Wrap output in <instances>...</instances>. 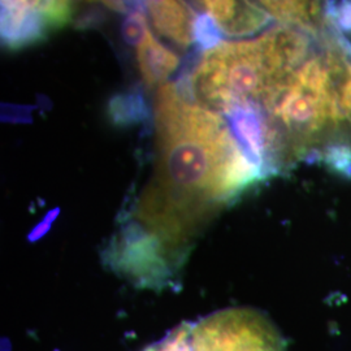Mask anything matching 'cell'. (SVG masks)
Masks as SVG:
<instances>
[{"label": "cell", "instance_id": "cell-7", "mask_svg": "<svg viewBox=\"0 0 351 351\" xmlns=\"http://www.w3.org/2000/svg\"><path fill=\"white\" fill-rule=\"evenodd\" d=\"M130 10L146 8L151 23L162 37L181 50L194 43V12L185 0H125Z\"/></svg>", "mask_w": 351, "mask_h": 351}, {"label": "cell", "instance_id": "cell-8", "mask_svg": "<svg viewBox=\"0 0 351 351\" xmlns=\"http://www.w3.org/2000/svg\"><path fill=\"white\" fill-rule=\"evenodd\" d=\"M139 73L147 88L162 86L180 66V56L160 43L149 32L142 43L136 49Z\"/></svg>", "mask_w": 351, "mask_h": 351}, {"label": "cell", "instance_id": "cell-13", "mask_svg": "<svg viewBox=\"0 0 351 351\" xmlns=\"http://www.w3.org/2000/svg\"><path fill=\"white\" fill-rule=\"evenodd\" d=\"M330 17L336 30L351 32V0H342L336 7H332Z\"/></svg>", "mask_w": 351, "mask_h": 351}, {"label": "cell", "instance_id": "cell-11", "mask_svg": "<svg viewBox=\"0 0 351 351\" xmlns=\"http://www.w3.org/2000/svg\"><path fill=\"white\" fill-rule=\"evenodd\" d=\"M223 33L207 13H198L194 23V43L207 51L223 42Z\"/></svg>", "mask_w": 351, "mask_h": 351}, {"label": "cell", "instance_id": "cell-2", "mask_svg": "<svg viewBox=\"0 0 351 351\" xmlns=\"http://www.w3.org/2000/svg\"><path fill=\"white\" fill-rule=\"evenodd\" d=\"M333 32L319 39L311 55L262 108L276 173L314 160L350 175L351 125L339 103L330 42Z\"/></svg>", "mask_w": 351, "mask_h": 351}, {"label": "cell", "instance_id": "cell-3", "mask_svg": "<svg viewBox=\"0 0 351 351\" xmlns=\"http://www.w3.org/2000/svg\"><path fill=\"white\" fill-rule=\"evenodd\" d=\"M317 42V38L280 24L251 39L223 40L204 51L177 85L191 101L223 116L242 108L262 110Z\"/></svg>", "mask_w": 351, "mask_h": 351}, {"label": "cell", "instance_id": "cell-6", "mask_svg": "<svg viewBox=\"0 0 351 351\" xmlns=\"http://www.w3.org/2000/svg\"><path fill=\"white\" fill-rule=\"evenodd\" d=\"M40 0H1V42L7 50L36 46L49 37Z\"/></svg>", "mask_w": 351, "mask_h": 351}, {"label": "cell", "instance_id": "cell-4", "mask_svg": "<svg viewBox=\"0 0 351 351\" xmlns=\"http://www.w3.org/2000/svg\"><path fill=\"white\" fill-rule=\"evenodd\" d=\"M191 351H284L276 329L250 308H230L190 324Z\"/></svg>", "mask_w": 351, "mask_h": 351}, {"label": "cell", "instance_id": "cell-10", "mask_svg": "<svg viewBox=\"0 0 351 351\" xmlns=\"http://www.w3.org/2000/svg\"><path fill=\"white\" fill-rule=\"evenodd\" d=\"M147 114L149 108L139 88H133L128 93L114 95L110 101V116L116 124L139 121Z\"/></svg>", "mask_w": 351, "mask_h": 351}, {"label": "cell", "instance_id": "cell-1", "mask_svg": "<svg viewBox=\"0 0 351 351\" xmlns=\"http://www.w3.org/2000/svg\"><path fill=\"white\" fill-rule=\"evenodd\" d=\"M154 123L155 172L137 207L142 237L136 241L141 252L162 261L267 176L226 116L191 101L177 84L156 90Z\"/></svg>", "mask_w": 351, "mask_h": 351}, {"label": "cell", "instance_id": "cell-14", "mask_svg": "<svg viewBox=\"0 0 351 351\" xmlns=\"http://www.w3.org/2000/svg\"><path fill=\"white\" fill-rule=\"evenodd\" d=\"M350 52H351V46H350Z\"/></svg>", "mask_w": 351, "mask_h": 351}, {"label": "cell", "instance_id": "cell-5", "mask_svg": "<svg viewBox=\"0 0 351 351\" xmlns=\"http://www.w3.org/2000/svg\"><path fill=\"white\" fill-rule=\"evenodd\" d=\"M280 25L290 26L311 37H326L335 30L329 0H250Z\"/></svg>", "mask_w": 351, "mask_h": 351}, {"label": "cell", "instance_id": "cell-12", "mask_svg": "<svg viewBox=\"0 0 351 351\" xmlns=\"http://www.w3.org/2000/svg\"><path fill=\"white\" fill-rule=\"evenodd\" d=\"M149 32L150 27L143 11L130 10L126 13L125 20L121 25V36L126 45L137 49Z\"/></svg>", "mask_w": 351, "mask_h": 351}, {"label": "cell", "instance_id": "cell-9", "mask_svg": "<svg viewBox=\"0 0 351 351\" xmlns=\"http://www.w3.org/2000/svg\"><path fill=\"white\" fill-rule=\"evenodd\" d=\"M332 56L339 88V103L351 125V52L350 45L339 34L332 36Z\"/></svg>", "mask_w": 351, "mask_h": 351}]
</instances>
